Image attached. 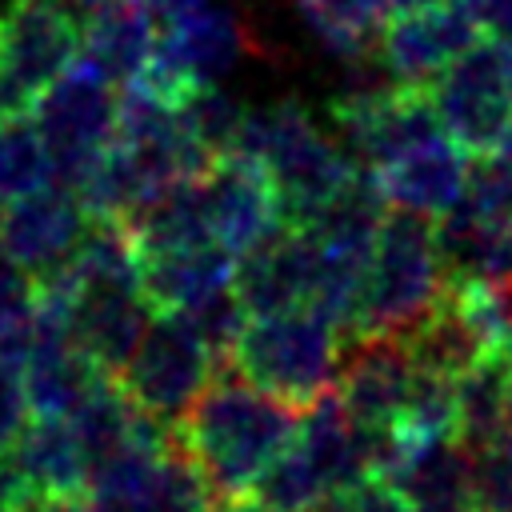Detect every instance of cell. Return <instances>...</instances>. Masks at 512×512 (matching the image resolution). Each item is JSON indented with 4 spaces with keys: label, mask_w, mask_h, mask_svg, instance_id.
Segmentation results:
<instances>
[{
    "label": "cell",
    "mask_w": 512,
    "mask_h": 512,
    "mask_svg": "<svg viewBox=\"0 0 512 512\" xmlns=\"http://www.w3.org/2000/svg\"><path fill=\"white\" fill-rule=\"evenodd\" d=\"M300 408L260 392L244 376L212 372L172 424V444L200 468L212 496H244L260 468L292 440Z\"/></svg>",
    "instance_id": "cell-1"
},
{
    "label": "cell",
    "mask_w": 512,
    "mask_h": 512,
    "mask_svg": "<svg viewBox=\"0 0 512 512\" xmlns=\"http://www.w3.org/2000/svg\"><path fill=\"white\" fill-rule=\"evenodd\" d=\"M232 156H248L268 172L284 224H312L356 172L344 144L328 136L296 100L244 108Z\"/></svg>",
    "instance_id": "cell-2"
},
{
    "label": "cell",
    "mask_w": 512,
    "mask_h": 512,
    "mask_svg": "<svg viewBox=\"0 0 512 512\" xmlns=\"http://www.w3.org/2000/svg\"><path fill=\"white\" fill-rule=\"evenodd\" d=\"M340 328L312 304H296L268 316H248L228 348V368L256 384L260 392L308 408L332 392L340 360Z\"/></svg>",
    "instance_id": "cell-3"
},
{
    "label": "cell",
    "mask_w": 512,
    "mask_h": 512,
    "mask_svg": "<svg viewBox=\"0 0 512 512\" xmlns=\"http://www.w3.org/2000/svg\"><path fill=\"white\" fill-rule=\"evenodd\" d=\"M440 292H444V268H440L432 220L420 212L392 208L380 220L348 336H404L428 316Z\"/></svg>",
    "instance_id": "cell-4"
},
{
    "label": "cell",
    "mask_w": 512,
    "mask_h": 512,
    "mask_svg": "<svg viewBox=\"0 0 512 512\" xmlns=\"http://www.w3.org/2000/svg\"><path fill=\"white\" fill-rule=\"evenodd\" d=\"M424 92L440 128L468 156L492 152L512 120V40L476 36L428 80Z\"/></svg>",
    "instance_id": "cell-5"
},
{
    "label": "cell",
    "mask_w": 512,
    "mask_h": 512,
    "mask_svg": "<svg viewBox=\"0 0 512 512\" xmlns=\"http://www.w3.org/2000/svg\"><path fill=\"white\" fill-rule=\"evenodd\" d=\"M216 352L180 312H152L136 348L112 376L120 392L152 420L172 428L184 408L200 396V388L216 372Z\"/></svg>",
    "instance_id": "cell-6"
},
{
    "label": "cell",
    "mask_w": 512,
    "mask_h": 512,
    "mask_svg": "<svg viewBox=\"0 0 512 512\" xmlns=\"http://www.w3.org/2000/svg\"><path fill=\"white\" fill-rule=\"evenodd\" d=\"M252 48H256V36H252L248 20L236 8L208 0L196 12L156 28L152 52L132 84H140L164 100H180L184 92H192L200 84L228 80Z\"/></svg>",
    "instance_id": "cell-7"
},
{
    "label": "cell",
    "mask_w": 512,
    "mask_h": 512,
    "mask_svg": "<svg viewBox=\"0 0 512 512\" xmlns=\"http://www.w3.org/2000/svg\"><path fill=\"white\" fill-rule=\"evenodd\" d=\"M116 84L76 60L32 104V128L48 152L52 180L76 188L116 136Z\"/></svg>",
    "instance_id": "cell-8"
},
{
    "label": "cell",
    "mask_w": 512,
    "mask_h": 512,
    "mask_svg": "<svg viewBox=\"0 0 512 512\" xmlns=\"http://www.w3.org/2000/svg\"><path fill=\"white\" fill-rule=\"evenodd\" d=\"M80 20L64 0H12L0 12V120L28 116L36 96L76 64Z\"/></svg>",
    "instance_id": "cell-9"
},
{
    "label": "cell",
    "mask_w": 512,
    "mask_h": 512,
    "mask_svg": "<svg viewBox=\"0 0 512 512\" xmlns=\"http://www.w3.org/2000/svg\"><path fill=\"white\" fill-rule=\"evenodd\" d=\"M332 136L360 168H380L416 140L444 132L424 88L404 84H356L328 100Z\"/></svg>",
    "instance_id": "cell-10"
},
{
    "label": "cell",
    "mask_w": 512,
    "mask_h": 512,
    "mask_svg": "<svg viewBox=\"0 0 512 512\" xmlns=\"http://www.w3.org/2000/svg\"><path fill=\"white\" fill-rule=\"evenodd\" d=\"M88 224L92 216L84 212L80 196L68 184L48 180L24 196H12V204L0 212V256L40 284L72 260Z\"/></svg>",
    "instance_id": "cell-11"
},
{
    "label": "cell",
    "mask_w": 512,
    "mask_h": 512,
    "mask_svg": "<svg viewBox=\"0 0 512 512\" xmlns=\"http://www.w3.org/2000/svg\"><path fill=\"white\" fill-rule=\"evenodd\" d=\"M196 196L212 244L240 256L280 228V208L268 172L248 156H216L196 172Z\"/></svg>",
    "instance_id": "cell-12"
},
{
    "label": "cell",
    "mask_w": 512,
    "mask_h": 512,
    "mask_svg": "<svg viewBox=\"0 0 512 512\" xmlns=\"http://www.w3.org/2000/svg\"><path fill=\"white\" fill-rule=\"evenodd\" d=\"M316 276V240L304 224H280L236 256L232 292L244 316H268L308 304Z\"/></svg>",
    "instance_id": "cell-13"
},
{
    "label": "cell",
    "mask_w": 512,
    "mask_h": 512,
    "mask_svg": "<svg viewBox=\"0 0 512 512\" xmlns=\"http://www.w3.org/2000/svg\"><path fill=\"white\" fill-rule=\"evenodd\" d=\"M476 24L464 12L460 0L448 4H432V8H416V12H396L392 24H384L376 56L380 68L404 84V88H428V80L460 52L476 40Z\"/></svg>",
    "instance_id": "cell-14"
},
{
    "label": "cell",
    "mask_w": 512,
    "mask_h": 512,
    "mask_svg": "<svg viewBox=\"0 0 512 512\" xmlns=\"http://www.w3.org/2000/svg\"><path fill=\"white\" fill-rule=\"evenodd\" d=\"M412 356L400 336H352L336 360L332 396L360 424H392L412 384Z\"/></svg>",
    "instance_id": "cell-15"
},
{
    "label": "cell",
    "mask_w": 512,
    "mask_h": 512,
    "mask_svg": "<svg viewBox=\"0 0 512 512\" xmlns=\"http://www.w3.org/2000/svg\"><path fill=\"white\" fill-rule=\"evenodd\" d=\"M468 168H472L468 152L448 132H432V136L416 140L412 148H404L400 156H392L388 164L372 168V180H376L384 204L420 212L432 220L460 200V192L468 184Z\"/></svg>",
    "instance_id": "cell-16"
},
{
    "label": "cell",
    "mask_w": 512,
    "mask_h": 512,
    "mask_svg": "<svg viewBox=\"0 0 512 512\" xmlns=\"http://www.w3.org/2000/svg\"><path fill=\"white\" fill-rule=\"evenodd\" d=\"M384 480L412 512H472V452L452 436H408Z\"/></svg>",
    "instance_id": "cell-17"
},
{
    "label": "cell",
    "mask_w": 512,
    "mask_h": 512,
    "mask_svg": "<svg viewBox=\"0 0 512 512\" xmlns=\"http://www.w3.org/2000/svg\"><path fill=\"white\" fill-rule=\"evenodd\" d=\"M140 292L152 312H192L216 292L232 288L236 256L220 244H188L164 252H140Z\"/></svg>",
    "instance_id": "cell-18"
},
{
    "label": "cell",
    "mask_w": 512,
    "mask_h": 512,
    "mask_svg": "<svg viewBox=\"0 0 512 512\" xmlns=\"http://www.w3.org/2000/svg\"><path fill=\"white\" fill-rule=\"evenodd\" d=\"M152 40H156V20L144 0H108L84 12L76 60H84L108 84L124 88L140 76L152 52Z\"/></svg>",
    "instance_id": "cell-19"
},
{
    "label": "cell",
    "mask_w": 512,
    "mask_h": 512,
    "mask_svg": "<svg viewBox=\"0 0 512 512\" xmlns=\"http://www.w3.org/2000/svg\"><path fill=\"white\" fill-rule=\"evenodd\" d=\"M444 284L448 280H480V284H504L512 276V232L484 216L476 204L460 200L436 216L432 224Z\"/></svg>",
    "instance_id": "cell-20"
},
{
    "label": "cell",
    "mask_w": 512,
    "mask_h": 512,
    "mask_svg": "<svg viewBox=\"0 0 512 512\" xmlns=\"http://www.w3.org/2000/svg\"><path fill=\"white\" fill-rule=\"evenodd\" d=\"M16 460L20 476L28 488H48V492H84L88 464L76 444V432L68 416H32L16 444L8 448Z\"/></svg>",
    "instance_id": "cell-21"
},
{
    "label": "cell",
    "mask_w": 512,
    "mask_h": 512,
    "mask_svg": "<svg viewBox=\"0 0 512 512\" xmlns=\"http://www.w3.org/2000/svg\"><path fill=\"white\" fill-rule=\"evenodd\" d=\"M508 364L512 352H484L456 376V436L472 452L508 428Z\"/></svg>",
    "instance_id": "cell-22"
},
{
    "label": "cell",
    "mask_w": 512,
    "mask_h": 512,
    "mask_svg": "<svg viewBox=\"0 0 512 512\" xmlns=\"http://www.w3.org/2000/svg\"><path fill=\"white\" fill-rule=\"evenodd\" d=\"M296 8L332 56L360 64L376 52L392 0H296Z\"/></svg>",
    "instance_id": "cell-23"
},
{
    "label": "cell",
    "mask_w": 512,
    "mask_h": 512,
    "mask_svg": "<svg viewBox=\"0 0 512 512\" xmlns=\"http://www.w3.org/2000/svg\"><path fill=\"white\" fill-rule=\"evenodd\" d=\"M244 496H252V500L264 504L268 512H312V508L328 496V484H324V476L316 472V464L300 452V444L288 440V444L260 468V476L252 480V488H248Z\"/></svg>",
    "instance_id": "cell-24"
},
{
    "label": "cell",
    "mask_w": 512,
    "mask_h": 512,
    "mask_svg": "<svg viewBox=\"0 0 512 512\" xmlns=\"http://www.w3.org/2000/svg\"><path fill=\"white\" fill-rule=\"evenodd\" d=\"M212 500L216 496L200 476V468L176 444H168V452L160 456V464L128 504V512H208Z\"/></svg>",
    "instance_id": "cell-25"
},
{
    "label": "cell",
    "mask_w": 512,
    "mask_h": 512,
    "mask_svg": "<svg viewBox=\"0 0 512 512\" xmlns=\"http://www.w3.org/2000/svg\"><path fill=\"white\" fill-rule=\"evenodd\" d=\"M176 108H180L188 136L196 140V148L208 160L232 156L236 136H240V120H244V104L236 96H228L220 84H200V88L184 92L176 100Z\"/></svg>",
    "instance_id": "cell-26"
},
{
    "label": "cell",
    "mask_w": 512,
    "mask_h": 512,
    "mask_svg": "<svg viewBox=\"0 0 512 512\" xmlns=\"http://www.w3.org/2000/svg\"><path fill=\"white\" fill-rule=\"evenodd\" d=\"M52 180L48 152L28 116L0 120V196H24Z\"/></svg>",
    "instance_id": "cell-27"
},
{
    "label": "cell",
    "mask_w": 512,
    "mask_h": 512,
    "mask_svg": "<svg viewBox=\"0 0 512 512\" xmlns=\"http://www.w3.org/2000/svg\"><path fill=\"white\" fill-rule=\"evenodd\" d=\"M396 424L408 436H456V380L416 368Z\"/></svg>",
    "instance_id": "cell-28"
},
{
    "label": "cell",
    "mask_w": 512,
    "mask_h": 512,
    "mask_svg": "<svg viewBox=\"0 0 512 512\" xmlns=\"http://www.w3.org/2000/svg\"><path fill=\"white\" fill-rule=\"evenodd\" d=\"M472 512H512V432L472 448Z\"/></svg>",
    "instance_id": "cell-29"
},
{
    "label": "cell",
    "mask_w": 512,
    "mask_h": 512,
    "mask_svg": "<svg viewBox=\"0 0 512 512\" xmlns=\"http://www.w3.org/2000/svg\"><path fill=\"white\" fill-rule=\"evenodd\" d=\"M464 200L476 204L484 216H492L496 224H504V228L512 232V156L484 152V156L468 168Z\"/></svg>",
    "instance_id": "cell-30"
},
{
    "label": "cell",
    "mask_w": 512,
    "mask_h": 512,
    "mask_svg": "<svg viewBox=\"0 0 512 512\" xmlns=\"http://www.w3.org/2000/svg\"><path fill=\"white\" fill-rule=\"evenodd\" d=\"M312 512H412V508L384 476H364L356 484L332 488Z\"/></svg>",
    "instance_id": "cell-31"
},
{
    "label": "cell",
    "mask_w": 512,
    "mask_h": 512,
    "mask_svg": "<svg viewBox=\"0 0 512 512\" xmlns=\"http://www.w3.org/2000/svg\"><path fill=\"white\" fill-rule=\"evenodd\" d=\"M32 408H28V392H24V376H20V360L0 352V456L16 444V436L24 432Z\"/></svg>",
    "instance_id": "cell-32"
},
{
    "label": "cell",
    "mask_w": 512,
    "mask_h": 512,
    "mask_svg": "<svg viewBox=\"0 0 512 512\" xmlns=\"http://www.w3.org/2000/svg\"><path fill=\"white\" fill-rule=\"evenodd\" d=\"M36 284L0 256V344H8L32 316Z\"/></svg>",
    "instance_id": "cell-33"
},
{
    "label": "cell",
    "mask_w": 512,
    "mask_h": 512,
    "mask_svg": "<svg viewBox=\"0 0 512 512\" xmlns=\"http://www.w3.org/2000/svg\"><path fill=\"white\" fill-rule=\"evenodd\" d=\"M12 512H96L88 492H48V488H32L24 492Z\"/></svg>",
    "instance_id": "cell-34"
},
{
    "label": "cell",
    "mask_w": 512,
    "mask_h": 512,
    "mask_svg": "<svg viewBox=\"0 0 512 512\" xmlns=\"http://www.w3.org/2000/svg\"><path fill=\"white\" fill-rule=\"evenodd\" d=\"M460 4L480 32L512 40V0H460Z\"/></svg>",
    "instance_id": "cell-35"
},
{
    "label": "cell",
    "mask_w": 512,
    "mask_h": 512,
    "mask_svg": "<svg viewBox=\"0 0 512 512\" xmlns=\"http://www.w3.org/2000/svg\"><path fill=\"white\" fill-rule=\"evenodd\" d=\"M208 512H268V508L256 504L252 496H220V500H212Z\"/></svg>",
    "instance_id": "cell-36"
},
{
    "label": "cell",
    "mask_w": 512,
    "mask_h": 512,
    "mask_svg": "<svg viewBox=\"0 0 512 512\" xmlns=\"http://www.w3.org/2000/svg\"><path fill=\"white\" fill-rule=\"evenodd\" d=\"M432 4H448V0H392V12H416V8H432Z\"/></svg>",
    "instance_id": "cell-37"
},
{
    "label": "cell",
    "mask_w": 512,
    "mask_h": 512,
    "mask_svg": "<svg viewBox=\"0 0 512 512\" xmlns=\"http://www.w3.org/2000/svg\"><path fill=\"white\" fill-rule=\"evenodd\" d=\"M500 296H504V316H508V348H512V276L500 284Z\"/></svg>",
    "instance_id": "cell-38"
},
{
    "label": "cell",
    "mask_w": 512,
    "mask_h": 512,
    "mask_svg": "<svg viewBox=\"0 0 512 512\" xmlns=\"http://www.w3.org/2000/svg\"><path fill=\"white\" fill-rule=\"evenodd\" d=\"M492 152H500V156H512V120H508V128H504V136L496 140V148Z\"/></svg>",
    "instance_id": "cell-39"
},
{
    "label": "cell",
    "mask_w": 512,
    "mask_h": 512,
    "mask_svg": "<svg viewBox=\"0 0 512 512\" xmlns=\"http://www.w3.org/2000/svg\"><path fill=\"white\" fill-rule=\"evenodd\" d=\"M508 432H512V364H508Z\"/></svg>",
    "instance_id": "cell-40"
},
{
    "label": "cell",
    "mask_w": 512,
    "mask_h": 512,
    "mask_svg": "<svg viewBox=\"0 0 512 512\" xmlns=\"http://www.w3.org/2000/svg\"><path fill=\"white\" fill-rule=\"evenodd\" d=\"M0 212H4V196H0Z\"/></svg>",
    "instance_id": "cell-41"
}]
</instances>
